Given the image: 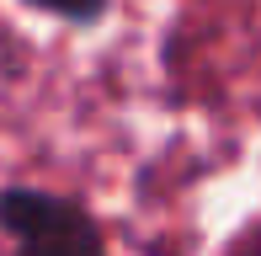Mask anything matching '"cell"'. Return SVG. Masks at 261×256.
Returning <instances> with one entry per match:
<instances>
[{"mask_svg": "<svg viewBox=\"0 0 261 256\" xmlns=\"http://www.w3.org/2000/svg\"><path fill=\"white\" fill-rule=\"evenodd\" d=\"M27 6L54 11V16H69V21H91V16H101L107 0H27Z\"/></svg>", "mask_w": 261, "mask_h": 256, "instance_id": "7a4b0ae2", "label": "cell"}, {"mask_svg": "<svg viewBox=\"0 0 261 256\" xmlns=\"http://www.w3.org/2000/svg\"><path fill=\"white\" fill-rule=\"evenodd\" d=\"M0 224L21 240L16 256H107L91 214H80L64 197L32 192V187L0 192Z\"/></svg>", "mask_w": 261, "mask_h": 256, "instance_id": "6da1fadb", "label": "cell"}]
</instances>
